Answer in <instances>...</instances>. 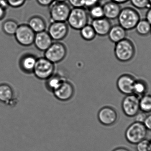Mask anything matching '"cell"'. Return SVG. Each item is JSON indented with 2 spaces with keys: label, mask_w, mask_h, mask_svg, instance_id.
<instances>
[{
  "label": "cell",
  "mask_w": 151,
  "mask_h": 151,
  "mask_svg": "<svg viewBox=\"0 0 151 151\" xmlns=\"http://www.w3.org/2000/svg\"><path fill=\"white\" fill-rule=\"evenodd\" d=\"M114 53L116 59L122 63H127L135 56L136 48L134 42L129 38L115 43Z\"/></svg>",
  "instance_id": "obj_1"
},
{
  "label": "cell",
  "mask_w": 151,
  "mask_h": 151,
  "mask_svg": "<svg viewBox=\"0 0 151 151\" xmlns=\"http://www.w3.org/2000/svg\"><path fill=\"white\" fill-rule=\"evenodd\" d=\"M141 19L140 13L135 8L126 7L122 9L117 19L119 25L127 31H130L134 29Z\"/></svg>",
  "instance_id": "obj_2"
},
{
  "label": "cell",
  "mask_w": 151,
  "mask_h": 151,
  "mask_svg": "<svg viewBox=\"0 0 151 151\" xmlns=\"http://www.w3.org/2000/svg\"><path fill=\"white\" fill-rule=\"evenodd\" d=\"M89 15L84 7L73 8L68 17L67 21L68 25L76 30H80L88 25Z\"/></svg>",
  "instance_id": "obj_3"
},
{
  "label": "cell",
  "mask_w": 151,
  "mask_h": 151,
  "mask_svg": "<svg viewBox=\"0 0 151 151\" xmlns=\"http://www.w3.org/2000/svg\"><path fill=\"white\" fill-rule=\"evenodd\" d=\"M147 131L143 123L134 121L126 129L125 133V138L129 143L136 145L139 142L145 139Z\"/></svg>",
  "instance_id": "obj_4"
},
{
  "label": "cell",
  "mask_w": 151,
  "mask_h": 151,
  "mask_svg": "<svg viewBox=\"0 0 151 151\" xmlns=\"http://www.w3.org/2000/svg\"><path fill=\"white\" fill-rule=\"evenodd\" d=\"M49 13L51 22H66L68 19L71 8L66 2L54 1L50 5Z\"/></svg>",
  "instance_id": "obj_5"
},
{
  "label": "cell",
  "mask_w": 151,
  "mask_h": 151,
  "mask_svg": "<svg viewBox=\"0 0 151 151\" xmlns=\"http://www.w3.org/2000/svg\"><path fill=\"white\" fill-rule=\"evenodd\" d=\"M55 64L46 58H37L33 73L41 80H46L55 73Z\"/></svg>",
  "instance_id": "obj_6"
},
{
  "label": "cell",
  "mask_w": 151,
  "mask_h": 151,
  "mask_svg": "<svg viewBox=\"0 0 151 151\" xmlns=\"http://www.w3.org/2000/svg\"><path fill=\"white\" fill-rule=\"evenodd\" d=\"M67 54L65 45L60 41H55L44 51V57L53 64H58L65 59Z\"/></svg>",
  "instance_id": "obj_7"
},
{
  "label": "cell",
  "mask_w": 151,
  "mask_h": 151,
  "mask_svg": "<svg viewBox=\"0 0 151 151\" xmlns=\"http://www.w3.org/2000/svg\"><path fill=\"white\" fill-rule=\"evenodd\" d=\"M97 118L100 124L105 126H114L119 120V115L117 110L111 106H103L99 111Z\"/></svg>",
  "instance_id": "obj_8"
},
{
  "label": "cell",
  "mask_w": 151,
  "mask_h": 151,
  "mask_svg": "<svg viewBox=\"0 0 151 151\" xmlns=\"http://www.w3.org/2000/svg\"><path fill=\"white\" fill-rule=\"evenodd\" d=\"M19 102L13 88L7 83L0 84V103L10 108L16 107Z\"/></svg>",
  "instance_id": "obj_9"
},
{
  "label": "cell",
  "mask_w": 151,
  "mask_h": 151,
  "mask_svg": "<svg viewBox=\"0 0 151 151\" xmlns=\"http://www.w3.org/2000/svg\"><path fill=\"white\" fill-rule=\"evenodd\" d=\"M35 33L27 24L19 25L14 36L17 42L24 47L31 46L34 43Z\"/></svg>",
  "instance_id": "obj_10"
},
{
  "label": "cell",
  "mask_w": 151,
  "mask_h": 151,
  "mask_svg": "<svg viewBox=\"0 0 151 151\" xmlns=\"http://www.w3.org/2000/svg\"><path fill=\"white\" fill-rule=\"evenodd\" d=\"M140 98L134 94L127 95L122 99L121 106L124 114L129 118H134L140 112Z\"/></svg>",
  "instance_id": "obj_11"
},
{
  "label": "cell",
  "mask_w": 151,
  "mask_h": 151,
  "mask_svg": "<svg viewBox=\"0 0 151 151\" xmlns=\"http://www.w3.org/2000/svg\"><path fill=\"white\" fill-rule=\"evenodd\" d=\"M48 33L53 40L60 41L66 38L69 33V25L66 22H51Z\"/></svg>",
  "instance_id": "obj_12"
},
{
  "label": "cell",
  "mask_w": 151,
  "mask_h": 151,
  "mask_svg": "<svg viewBox=\"0 0 151 151\" xmlns=\"http://www.w3.org/2000/svg\"><path fill=\"white\" fill-rule=\"evenodd\" d=\"M53 93L55 97L58 101L69 102L74 97L75 87L70 82L66 79Z\"/></svg>",
  "instance_id": "obj_13"
},
{
  "label": "cell",
  "mask_w": 151,
  "mask_h": 151,
  "mask_svg": "<svg viewBox=\"0 0 151 151\" xmlns=\"http://www.w3.org/2000/svg\"><path fill=\"white\" fill-rule=\"evenodd\" d=\"M136 79V78L131 74H122L118 78L116 82L118 90L125 95L133 94V87Z\"/></svg>",
  "instance_id": "obj_14"
},
{
  "label": "cell",
  "mask_w": 151,
  "mask_h": 151,
  "mask_svg": "<svg viewBox=\"0 0 151 151\" xmlns=\"http://www.w3.org/2000/svg\"><path fill=\"white\" fill-rule=\"evenodd\" d=\"M53 43V40L47 31L35 33L34 43L36 48L42 51L47 50Z\"/></svg>",
  "instance_id": "obj_15"
},
{
  "label": "cell",
  "mask_w": 151,
  "mask_h": 151,
  "mask_svg": "<svg viewBox=\"0 0 151 151\" xmlns=\"http://www.w3.org/2000/svg\"><path fill=\"white\" fill-rule=\"evenodd\" d=\"M91 25L96 35L101 36L107 35L112 27L110 20L104 17L98 19L92 20Z\"/></svg>",
  "instance_id": "obj_16"
},
{
  "label": "cell",
  "mask_w": 151,
  "mask_h": 151,
  "mask_svg": "<svg viewBox=\"0 0 151 151\" xmlns=\"http://www.w3.org/2000/svg\"><path fill=\"white\" fill-rule=\"evenodd\" d=\"M102 6L104 17L110 20L118 18L122 9L120 4L111 0L105 3Z\"/></svg>",
  "instance_id": "obj_17"
},
{
  "label": "cell",
  "mask_w": 151,
  "mask_h": 151,
  "mask_svg": "<svg viewBox=\"0 0 151 151\" xmlns=\"http://www.w3.org/2000/svg\"><path fill=\"white\" fill-rule=\"evenodd\" d=\"M127 30L119 25L112 26L108 35L111 42L116 43L127 38Z\"/></svg>",
  "instance_id": "obj_18"
},
{
  "label": "cell",
  "mask_w": 151,
  "mask_h": 151,
  "mask_svg": "<svg viewBox=\"0 0 151 151\" xmlns=\"http://www.w3.org/2000/svg\"><path fill=\"white\" fill-rule=\"evenodd\" d=\"M37 59V58L34 55H24L20 59L19 66L24 72L29 74L33 73Z\"/></svg>",
  "instance_id": "obj_19"
},
{
  "label": "cell",
  "mask_w": 151,
  "mask_h": 151,
  "mask_svg": "<svg viewBox=\"0 0 151 151\" xmlns=\"http://www.w3.org/2000/svg\"><path fill=\"white\" fill-rule=\"evenodd\" d=\"M66 79V78L62 74L54 73L51 77L46 80V88L53 93Z\"/></svg>",
  "instance_id": "obj_20"
},
{
  "label": "cell",
  "mask_w": 151,
  "mask_h": 151,
  "mask_svg": "<svg viewBox=\"0 0 151 151\" xmlns=\"http://www.w3.org/2000/svg\"><path fill=\"white\" fill-rule=\"evenodd\" d=\"M28 25L36 33L45 31L47 28V24L43 17L40 16H32L28 21Z\"/></svg>",
  "instance_id": "obj_21"
},
{
  "label": "cell",
  "mask_w": 151,
  "mask_h": 151,
  "mask_svg": "<svg viewBox=\"0 0 151 151\" xmlns=\"http://www.w3.org/2000/svg\"><path fill=\"white\" fill-rule=\"evenodd\" d=\"M149 88V85L146 80L143 79H136L133 87V94L140 98L147 94Z\"/></svg>",
  "instance_id": "obj_22"
},
{
  "label": "cell",
  "mask_w": 151,
  "mask_h": 151,
  "mask_svg": "<svg viewBox=\"0 0 151 151\" xmlns=\"http://www.w3.org/2000/svg\"><path fill=\"white\" fill-rule=\"evenodd\" d=\"M134 29L139 35L146 36L150 34L151 25L145 19H141Z\"/></svg>",
  "instance_id": "obj_23"
},
{
  "label": "cell",
  "mask_w": 151,
  "mask_h": 151,
  "mask_svg": "<svg viewBox=\"0 0 151 151\" xmlns=\"http://www.w3.org/2000/svg\"><path fill=\"white\" fill-rule=\"evenodd\" d=\"M19 25L14 20L9 19L4 21L2 25V30L7 35H15Z\"/></svg>",
  "instance_id": "obj_24"
},
{
  "label": "cell",
  "mask_w": 151,
  "mask_h": 151,
  "mask_svg": "<svg viewBox=\"0 0 151 151\" xmlns=\"http://www.w3.org/2000/svg\"><path fill=\"white\" fill-rule=\"evenodd\" d=\"M80 31L82 38L86 41H90L95 39L96 34L91 25H86Z\"/></svg>",
  "instance_id": "obj_25"
},
{
  "label": "cell",
  "mask_w": 151,
  "mask_h": 151,
  "mask_svg": "<svg viewBox=\"0 0 151 151\" xmlns=\"http://www.w3.org/2000/svg\"><path fill=\"white\" fill-rule=\"evenodd\" d=\"M139 108L140 111L144 113H151V95L147 94L140 98Z\"/></svg>",
  "instance_id": "obj_26"
},
{
  "label": "cell",
  "mask_w": 151,
  "mask_h": 151,
  "mask_svg": "<svg viewBox=\"0 0 151 151\" xmlns=\"http://www.w3.org/2000/svg\"><path fill=\"white\" fill-rule=\"evenodd\" d=\"M89 17L92 20L98 19L104 17V12L102 5L96 4L88 9Z\"/></svg>",
  "instance_id": "obj_27"
},
{
  "label": "cell",
  "mask_w": 151,
  "mask_h": 151,
  "mask_svg": "<svg viewBox=\"0 0 151 151\" xmlns=\"http://www.w3.org/2000/svg\"><path fill=\"white\" fill-rule=\"evenodd\" d=\"M134 8L138 9H148L151 7L149 0H129Z\"/></svg>",
  "instance_id": "obj_28"
},
{
  "label": "cell",
  "mask_w": 151,
  "mask_h": 151,
  "mask_svg": "<svg viewBox=\"0 0 151 151\" xmlns=\"http://www.w3.org/2000/svg\"><path fill=\"white\" fill-rule=\"evenodd\" d=\"M150 140L144 139L136 144L137 151H149Z\"/></svg>",
  "instance_id": "obj_29"
},
{
  "label": "cell",
  "mask_w": 151,
  "mask_h": 151,
  "mask_svg": "<svg viewBox=\"0 0 151 151\" xmlns=\"http://www.w3.org/2000/svg\"><path fill=\"white\" fill-rule=\"evenodd\" d=\"M27 0H6L8 6L13 8L22 7L25 3Z\"/></svg>",
  "instance_id": "obj_30"
},
{
  "label": "cell",
  "mask_w": 151,
  "mask_h": 151,
  "mask_svg": "<svg viewBox=\"0 0 151 151\" xmlns=\"http://www.w3.org/2000/svg\"><path fill=\"white\" fill-rule=\"evenodd\" d=\"M99 0H83V7L88 9L99 4Z\"/></svg>",
  "instance_id": "obj_31"
},
{
  "label": "cell",
  "mask_w": 151,
  "mask_h": 151,
  "mask_svg": "<svg viewBox=\"0 0 151 151\" xmlns=\"http://www.w3.org/2000/svg\"><path fill=\"white\" fill-rule=\"evenodd\" d=\"M69 4L73 8L83 7V0H67Z\"/></svg>",
  "instance_id": "obj_32"
},
{
  "label": "cell",
  "mask_w": 151,
  "mask_h": 151,
  "mask_svg": "<svg viewBox=\"0 0 151 151\" xmlns=\"http://www.w3.org/2000/svg\"><path fill=\"white\" fill-rule=\"evenodd\" d=\"M146 116H147L146 113H144L142 112L141 111V112H139L134 117L135 118V121L143 123L146 118Z\"/></svg>",
  "instance_id": "obj_33"
},
{
  "label": "cell",
  "mask_w": 151,
  "mask_h": 151,
  "mask_svg": "<svg viewBox=\"0 0 151 151\" xmlns=\"http://www.w3.org/2000/svg\"><path fill=\"white\" fill-rule=\"evenodd\" d=\"M143 124L147 130L151 131V113L147 115Z\"/></svg>",
  "instance_id": "obj_34"
},
{
  "label": "cell",
  "mask_w": 151,
  "mask_h": 151,
  "mask_svg": "<svg viewBox=\"0 0 151 151\" xmlns=\"http://www.w3.org/2000/svg\"><path fill=\"white\" fill-rule=\"evenodd\" d=\"M39 5L43 7L49 6L54 1V0H36Z\"/></svg>",
  "instance_id": "obj_35"
},
{
  "label": "cell",
  "mask_w": 151,
  "mask_h": 151,
  "mask_svg": "<svg viewBox=\"0 0 151 151\" xmlns=\"http://www.w3.org/2000/svg\"><path fill=\"white\" fill-rule=\"evenodd\" d=\"M6 8L0 6V20H1L3 19L6 15Z\"/></svg>",
  "instance_id": "obj_36"
},
{
  "label": "cell",
  "mask_w": 151,
  "mask_h": 151,
  "mask_svg": "<svg viewBox=\"0 0 151 151\" xmlns=\"http://www.w3.org/2000/svg\"><path fill=\"white\" fill-rule=\"evenodd\" d=\"M145 19L150 23L151 25V7L148 9L146 15H145Z\"/></svg>",
  "instance_id": "obj_37"
},
{
  "label": "cell",
  "mask_w": 151,
  "mask_h": 151,
  "mask_svg": "<svg viewBox=\"0 0 151 151\" xmlns=\"http://www.w3.org/2000/svg\"><path fill=\"white\" fill-rule=\"evenodd\" d=\"M112 151H131L128 148L125 147H119L114 149Z\"/></svg>",
  "instance_id": "obj_38"
},
{
  "label": "cell",
  "mask_w": 151,
  "mask_h": 151,
  "mask_svg": "<svg viewBox=\"0 0 151 151\" xmlns=\"http://www.w3.org/2000/svg\"><path fill=\"white\" fill-rule=\"evenodd\" d=\"M0 6H2L6 9H7V7L9 6L7 4L6 0H0Z\"/></svg>",
  "instance_id": "obj_39"
},
{
  "label": "cell",
  "mask_w": 151,
  "mask_h": 151,
  "mask_svg": "<svg viewBox=\"0 0 151 151\" xmlns=\"http://www.w3.org/2000/svg\"><path fill=\"white\" fill-rule=\"evenodd\" d=\"M111 1L121 4L126 3L128 1H129V0H111Z\"/></svg>",
  "instance_id": "obj_40"
},
{
  "label": "cell",
  "mask_w": 151,
  "mask_h": 151,
  "mask_svg": "<svg viewBox=\"0 0 151 151\" xmlns=\"http://www.w3.org/2000/svg\"><path fill=\"white\" fill-rule=\"evenodd\" d=\"M54 1L57 2H66L67 0H54Z\"/></svg>",
  "instance_id": "obj_41"
},
{
  "label": "cell",
  "mask_w": 151,
  "mask_h": 151,
  "mask_svg": "<svg viewBox=\"0 0 151 151\" xmlns=\"http://www.w3.org/2000/svg\"><path fill=\"white\" fill-rule=\"evenodd\" d=\"M149 151H151V140H150V146H149Z\"/></svg>",
  "instance_id": "obj_42"
},
{
  "label": "cell",
  "mask_w": 151,
  "mask_h": 151,
  "mask_svg": "<svg viewBox=\"0 0 151 151\" xmlns=\"http://www.w3.org/2000/svg\"><path fill=\"white\" fill-rule=\"evenodd\" d=\"M149 1H150V4L151 6V0H149Z\"/></svg>",
  "instance_id": "obj_43"
},
{
  "label": "cell",
  "mask_w": 151,
  "mask_h": 151,
  "mask_svg": "<svg viewBox=\"0 0 151 151\" xmlns=\"http://www.w3.org/2000/svg\"><path fill=\"white\" fill-rule=\"evenodd\" d=\"M150 34H151V30Z\"/></svg>",
  "instance_id": "obj_44"
}]
</instances>
